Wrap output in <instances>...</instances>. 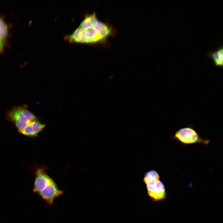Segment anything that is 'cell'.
<instances>
[{"mask_svg":"<svg viewBox=\"0 0 223 223\" xmlns=\"http://www.w3.org/2000/svg\"><path fill=\"white\" fill-rule=\"evenodd\" d=\"M111 33L110 28L93 13L86 15L77 28L66 35L64 40L71 43L93 44L103 41Z\"/></svg>","mask_w":223,"mask_h":223,"instance_id":"6da1fadb","label":"cell"},{"mask_svg":"<svg viewBox=\"0 0 223 223\" xmlns=\"http://www.w3.org/2000/svg\"><path fill=\"white\" fill-rule=\"evenodd\" d=\"M6 119L14 123L18 132L22 130L30 123L37 120V118L28 109L27 104L15 106L5 113Z\"/></svg>","mask_w":223,"mask_h":223,"instance_id":"7a4b0ae2","label":"cell"},{"mask_svg":"<svg viewBox=\"0 0 223 223\" xmlns=\"http://www.w3.org/2000/svg\"><path fill=\"white\" fill-rule=\"evenodd\" d=\"M175 137L181 143L191 144L196 143L208 144V140L203 139L199 136L197 133L193 129L185 127L178 130L175 134Z\"/></svg>","mask_w":223,"mask_h":223,"instance_id":"3957f363","label":"cell"},{"mask_svg":"<svg viewBox=\"0 0 223 223\" xmlns=\"http://www.w3.org/2000/svg\"><path fill=\"white\" fill-rule=\"evenodd\" d=\"M54 181L47 174L45 168H38L36 171L33 191L37 194Z\"/></svg>","mask_w":223,"mask_h":223,"instance_id":"277c9868","label":"cell"},{"mask_svg":"<svg viewBox=\"0 0 223 223\" xmlns=\"http://www.w3.org/2000/svg\"><path fill=\"white\" fill-rule=\"evenodd\" d=\"M147 193L154 201H157L164 199L166 192L164 185L160 181L152 186H147Z\"/></svg>","mask_w":223,"mask_h":223,"instance_id":"5b68a950","label":"cell"},{"mask_svg":"<svg viewBox=\"0 0 223 223\" xmlns=\"http://www.w3.org/2000/svg\"><path fill=\"white\" fill-rule=\"evenodd\" d=\"M45 127V124L40 122L37 120L29 123L19 132L27 136L36 137L43 130Z\"/></svg>","mask_w":223,"mask_h":223,"instance_id":"8992f818","label":"cell"},{"mask_svg":"<svg viewBox=\"0 0 223 223\" xmlns=\"http://www.w3.org/2000/svg\"><path fill=\"white\" fill-rule=\"evenodd\" d=\"M160 178L158 173L154 170H151L145 174L143 181L146 186H152L160 181Z\"/></svg>","mask_w":223,"mask_h":223,"instance_id":"52a82bcc","label":"cell"},{"mask_svg":"<svg viewBox=\"0 0 223 223\" xmlns=\"http://www.w3.org/2000/svg\"><path fill=\"white\" fill-rule=\"evenodd\" d=\"M223 50L222 48H221L217 51L212 52L210 54L211 58L217 66H223Z\"/></svg>","mask_w":223,"mask_h":223,"instance_id":"ba28073f","label":"cell"},{"mask_svg":"<svg viewBox=\"0 0 223 223\" xmlns=\"http://www.w3.org/2000/svg\"><path fill=\"white\" fill-rule=\"evenodd\" d=\"M8 27L2 18L0 17V38L5 43L8 35Z\"/></svg>","mask_w":223,"mask_h":223,"instance_id":"9c48e42d","label":"cell"},{"mask_svg":"<svg viewBox=\"0 0 223 223\" xmlns=\"http://www.w3.org/2000/svg\"><path fill=\"white\" fill-rule=\"evenodd\" d=\"M4 43L0 38V52L2 51L4 49Z\"/></svg>","mask_w":223,"mask_h":223,"instance_id":"30bf717a","label":"cell"}]
</instances>
